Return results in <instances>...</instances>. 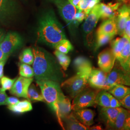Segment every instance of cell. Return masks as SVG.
Segmentation results:
<instances>
[{"label":"cell","mask_w":130,"mask_h":130,"mask_svg":"<svg viewBox=\"0 0 130 130\" xmlns=\"http://www.w3.org/2000/svg\"><path fill=\"white\" fill-rule=\"evenodd\" d=\"M36 83L41 89L42 95L45 101L55 112L58 119L57 101L61 93L62 92L59 83L50 80H37Z\"/></svg>","instance_id":"3"},{"label":"cell","mask_w":130,"mask_h":130,"mask_svg":"<svg viewBox=\"0 0 130 130\" xmlns=\"http://www.w3.org/2000/svg\"><path fill=\"white\" fill-rule=\"evenodd\" d=\"M56 50L65 54H68L73 49V47L71 42L67 39L62 40L57 43L54 47Z\"/></svg>","instance_id":"32"},{"label":"cell","mask_w":130,"mask_h":130,"mask_svg":"<svg viewBox=\"0 0 130 130\" xmlns=\"http://www.w3.org/2000/svg\"><path fill=\"white\" fill-rule=\"evenodd\" d=\"M91 87L99 90L108 91L112 86L107 81V74L100 69H92L88 79Z\"/></svg>","instance_id":"9"},{"label":"cell","mask_w":130,"mask_h":130,"mask_svg":"<svg viewBox=\"0 0 130 130\" xmlns=\"http://www.w3.org/2000/svg\"></svg>","instance_id":"52"},{"label":"cell","mask_w":130,"mask_h":130,"mask_svg":"<svg viewBox=\"0 0 130 130\" xmlns=\"http://www.w3.org/2000/svg\"><path fill=\"white\" fill-rule=\"evenodd\" d=\"M57 106L58 111V119L57 120L62 128L65 130L62 120L70 115L72 112V109L70 99L66 96L63 92H61L58 98Z\"/></svg>","instance_id":"13"},{"label":"cell","mask_w":130,"mask_h":130,"mask_svg":"<svg viewBox=\"0 0 130 130\" xmlns=\"http://www.w3.org/2000/svg\"><path fill=\"white\" fill-rule=\"evenodd\" d=\"M130 57V40L126 42L125 45L123 47L119 57L117 58V61L121 64L126 60Z\"/></svg>","instance_id":"34"},{"label":"cell","mask_w":130,"mask_h":130,"mask_svg":"<svg viewBox=\"0 0 130 130\" xmlns=\"http://www.w3.org/2000/svg\"><path fill=\"white\" fill-rule=\"evenodd\" d=\"M92 69L77 72V74L67 79L61 84L71 98H74L87 87L88 79Z\"/></svg>","instance_id":"4"},{"label":"cell","mask_w":130,"mask_h":130,"mask_svg":"<svg viewBox=\"0 0 130 130\" xmlns=\"http://www.w3.org/2000/svg\"><path fill=\"white\" fill-rule=\"evenodd\" d=\"M32 81V78H28L20 76L17 79L10 90V93L19 98H28V89Z\"/></svg>","instance_id":"12"},{"label":"cell","mask_w":130,"mask_h":130,"mask_svg":"<svg viewBox=\"0 0 130 130\" xmlns=\"http://www.w3.org/2000/svg\"><path fill=\"white\" fill-rule=\"evenodd\" d=\"M88 15L86 13L81 10L78 9L75 14L74 19V25L75 27L77 26L79 24L82 22L86 18Z\"/></svg>","instance_id":"36"},{"label":"cell","mask_w":130,"mask_h":130,"mask_svg":"<svg viewBox=\"0 0 130 130\" xmlns=\"http://www.w3.org/2000/svg\"><path fill=\"white\" fill-rule=\"evenodd\" d=\"M19 100L15 97H8L6 100V105H13L19 102Z\"/></svg>","instance_id":"42"},{"label":"cell","mask_w":130,"mask_h":130,"mask_svg":"<svg viewBox=\"0 0 130 130\" xmlns=\"http://www.w3.org/2000/svg\"><path fill=\"white\" fill-rule=\"evenodd\" d=\"M126 4H128V5H130V1L129 2H128V3H126Z\"/></svg>","instance_id":"50"},{"label":"cell","mask_w":130,"mask_h":130,"mask_svg":"<svg viewBox=\"0 0 130 130\" xmlns=\"http://www.w3.org/2000/svg\"><path fill=\"white\" fill-rule=\"evenodd\" d=\"M121 106L120 101L112 95L110 100V107H119Z\"/></svg>","instance_id":"41"},{"label":"cell","mask_w":130,"mask_h":130,"mask_svg":"<svg viewBox=\"0 0 130 130\" xmlns=\"http://www.w3.org/2000/svg\"><path fill=\"white\" fill-rule=\"evenodd\" d=\"M34 76L36 81L50 80L59 83L63 73L56 61L46 51L39 47H33Z\"/></svg>","instance_id":"1"},{"label":"cell","mask_w":130,"mask_h":130,"mask_svg":"<svg viewBox=\"0 0 130 130\" xmlns=\"http://www.w3.org/2000/svg\"><path fill=\"white\" fill-rule=\"evenodd\" d=\"M23 39L18 33H7L2 42L0 43V48L7 57H9L13 52L22 46Z\"/></svg>","instance_id":"7"},{"label":"cell","mask_w":130,"mask_h":130,"mask_svg":"<svg viewBox=\"0 0 130 130\" xmlns=\"http://www.w3.org/2000/svg\"><path fill=\"white\" fill-rule=\"evenodd\" d=\"M8 58V57L5 55L4 52H3L0 48V62L2 61L7 60Z\"/></svg>","instance_id":"46"},{"label":"cell","mask_w":130,"mask_h":130,"mask_svg":"<svg viewBox=\"0 0 130 130\" xmlns=\"http://www.w3.org/2000/svg\"><path fill=\"white\" fill-rule=\"evenodd\" d=\"M62 19L65 20L70 28L74 25L75 15L78 9L71 5L68 0H57L54 2Z\"/></svg>","instance_id":"10"},{"label":"cell","mask_w":130,"mask_h":130,"mask_svg":"<svg viewBox=\"0 0 130 130\" xmlns=\"http://www.w3.org/2000/svg\"><path fill=\"white\" fill-rule=\"evenodd\" d=\"M100 90H101L86 87L73 98L71 104L72 110L74 111L95 105V98Z\"/></svg>","instance_id":"5"},{"label":"cell","mask_w":130,"mask_h":130,"mask_svg":"<svg viewBox=\"0 0 130 130\" xmlns=\"http://www.w3.org/2000/svg\"><path fill=\"white\" fill-rule=\"evenodd\" d=\"M8 98L5 91L0 88V106L6 105V100Z\"/></svg>","instance_id":"38"},{"label":"cell","mask_w":130,"mask_h":130,"mask_svg":"<svg viewBox=\"0 0 130 130\" xmlns=\"http://www.w3.org/2000/svg\"><path fill=\"white\" fill-rule=\"evenodd\" d=\"M76 118L84 125L90 127L94 123V112L89 108H83L72 111Z\"/></svg>","instance_id":"18"},{"label":"cell","mask_w":130,"mask_h":130,"mask_svg":"<svg viewBox=\"0 0 130 130\" xmlns=\"http://www.w3.org/2000/svg\"><path fill=\"white\" fill-rule=\"evenodd\" d=\"M82 0H68L71 5L76 7L78 9H79V4Z\"/></svg>","instance_id":"45"},{"label":"cell","mask_w":130,"mask_h":130,"mask_svg":"<svg viewBox=\"0 0 130 130\" xmlns=\"http://www.w3.org/2000/svg\"><path fill=\"white\" fill-rule=\"evenodd\" d=\"M101 0H82L79 4V9L84 11L87 15L91 10Z\"/></svg>","instance_id":"31"},{"label":"cell","mask_w":130,"mask_h":130,"mask_svg":"<svg viewBox=\"0 0 130 130\" xmlns=\"http://www.w3.org/2000/svg\"><path fill=\"white\" fill-rule=\"evenodd\" d=\"M38 39L42 43L54 48L56 44L66 39L63 27L53 11H48L40 19Z\"/></svg>","instance_id":"2"},{"label":"cell","mask_w":130,"mask_h":130,"mask_svg":"<svg viewBox=\"0 0 130 130\" xmlns=\"http://www.w3.org/2000/svg\"><path fill=\"white\" fill-rule=\"evenodd\" d=\"M121 67L126 72L130 75V57L124 62L120 64Z\"/></svg>","instance_id":"40"},{"label":"cell","mask_w":130,"mask_h":130,"mask_svg":"<svg viewBox=\"0 0 130 130\" xmlns=\"http://www.w3.org/2000/svg\"><path fill=\"white\" fill-rule=\"evenodd\" d=\"M10 110L17 114H21L30 111L32 109L31 103L28 100H23L13 105H8Z\"/></svg>","instance_id":"22"},{"label":"cell","mask_w":130,"mask_h":130,"mask_svg":"<svg viewBox=\"0 0 130 130\" xmlns=\"http://www.w3.org/2000/svg\"><path fill=\"white\" fill-rule=\"evenodd\" d=\"M100 18L101 13L98 4L91 10L83 25V31L88 46H91L93 44V31Z\"/></svg>","instance_id":"6"},{"label":"cell","mask_w":130,"mask_h":130,"mask_svg":"<svg viewBox=\"0 0 130 130\" xmlns=\"http://www.w3.org/2000/svg\"><path fill=\"white\" fill-rule=\"evenodd\" d=\"M118 1H119V2L124 3V4H126V3H127L128 2H129L130 0H118Z\"/></svg>","instance_id":"49"},{"label":"cell","mask_w":130,"mask_h":130,"mask_svg":"<svg viewBox=\"0 0 130 130\" xmlns=\"http://www.w3.org/2000/svg\"><path fill=\"white\" fill-rule=\"evenodd\" d=\"M52 1H53V2H56V1H57V0H51Z\"/></svg>","instance_id":"51"},{"label":"cell","mask_w":130,"mask_h":130,"mask_svg":"<svg viewBox=\"0 0 130 130\" xmlns=\"http://www.w3.org/2000/svg\"><path fill=\"white\" fill-rule=\"evenodd\" d=\"M121 107H102L100 110V115L107 126V128L111 129L117 117L121 110Z\"/></svg>","instance_id":"16"},{"label":"cell","mask_w":130,"mask_h":130,"mask_svg":"<svg viewBox=\"0 0 130 130\" xmlns=\"http://www.w3.org/2000/svg\"><path fill=\"white\" fill-rule=\"evenodd\" d=\"M111 94L107 91L101 90L98 93L95 98V102L101 107H110Z\"/></svg>","instance_id":"23"},{"label":"cell","mask_w":130,"mask_h":130,"mask_svg":"<svg viewBox=\"0 0 130 130\" xmlns=\"http://www.w3.org/2000/svg\"><path fill=\"white\" fill-rule=\"evenodd\" d=\"M6 60L0 62V79L4 76V68Z\"/></svg>","instance_id":"44"},{"label":"cell","mask_w":130,"mask_h":130,"mask_svg":"<svg viewBox=\"0 0 130 130\" xmlns=\"http://www.w3.org/2000/svg\"><path fill=\"white\" fill-rule=\"evenodd\" d=\"M121 3L113 4L112 3L105 4L104 3L99 4L101 13V18L103 20L115 19L118 14V11Z\"/></svg>","instance_id":"17"},{"label":"cell","mask_w":130,"mask_h":130,"mask_svg":"<svg viewBox=\"0 0 130 130\" xmlns=\"http://www.w3.org/2000/svg\"><path fill=\"white\" fill-rule=\"evenodd\" d=\"M32 101L45 102L42 94L39 92L37 89L34 84L30 85L28 89V98Z\"/></svg>","instance_id":"29"},{"label":"cell","mask_w":130,"mask_h":130,"mask_svg":"<svg viewBox=\"0 0 130 130\" xmlns=\"http://www.w3.org/2000/svg\"><path fill=\"white\" fill-rule=\"evenodd\" d=\"M5 31L3 29L0 28V43L2 42L4 38H5Z\"/></svg>","instance_id":"47"},{"label":"cell","mask_w":130,"mask_h":130,"mask_svg":"<svg viewBox=\"0 0 130 130\" xmlns=\"http://www.w3.org/2000/svg\"><path fill=\"white\" fill-rule=\"evenodd\" d=\"M120 101L121 104V106L128 110H130V93Z\"/></svg>","instance_id":"37"},{"label":"cell","mask_w":130,"mask_h":130,"mask_svg":"<svg viewBox=\"0 0 130 130\" xmlns=\"http://www.w3.org/2000/svg\"><path fill=\"white\" fill-rule=\"evenodd\" d=\"M129 39L125 36H121V37L117 38L116 39L112 41L111 44V49L114 54L118 58L121 54L123 47L126 42L128 41Z\"/></svg>","instance_id":"24"},{"label":"cell","mask_w":130,"mask_h":130,"mask_svg":"<svg viewBox=\"0 0 130 130\" xmlns=\"http://www.w3.org/2000/svg\"><path fill=\"white\" fill-rule=\"evenodd\" d=\"M89 130H103V128L101 125L93 126L89 127Z\"/></svg>","instance_id":"48"},{"label":"cell","mask_w":130,"mask_h":130,"mask_svg":"<svg viewBox=\"0 0 130 130\" xmlns=\"http://www.w3.org/2000/svg\"><path fill=\"white\" fill-rule=\"evenodd\" d=\"M19 58L21 63L29 65H32L34 60L32 50L30 48L24 49L20 55Z\"/></svg>","instance_id":"28"},{"label":"cell","mask_w":130,"mask_h":130,"mask_svg":"<svg viewBox=\"0 0 130 130\" xmlns=\"http://www.w3.org/2000/svg\"><path fill=\"white\" fill-rule=\"evenodd\" d=\"M19 73L20 76L30 78L34 76V70L30 66L21 63L19 66Z\"/></svg>","instance_id":"33"},{"label":"cell","mask_w":130,"mask_h":130,"mask_svg":"<svg viewBox=\"0 0 130 130\" xmlns=\"http://www.w3.org/2000/svg\"><path fill=\"white\" fill-rule=\"evenodd\" d=\"M118 11V14L115 18L117 33L120 36H123L126 22L130 15V5L124 4L119 8Z\"/></svg>","instance_id":"14"},{"label":"cell","mask_w":130,"mask_h":130,"mask_svg":"<svg viewBox=\"0 0 130 130\" xmlns=\"http://www.w3.org/2000/svg\"><path fill=\"white\" fill-rule=\"evenodd\" d=\"M73 65L77 72L93 69L91 61L84 56L76 57L73 61Z\"/></svg>","instance_id":"26"},{"label":"cell","mask_w":130,"mask_h":130,"mask_svg":"<svg viewBox=\"0 0 130 130\" xmlns=\"http://www.w3.org/2000/svg\"><path fill=\"white\" fill-rule=\"evenodd\" d=\"M62 122L64 121L63 125H65V129L69 130H89V127L84 125L78 121L74 116L72 112L69 116L62 120Z\"/></svg>","instance_id":"19"},{"label":"cell","mask_w":130,"mask_h":130,"mask_svg":"<svg viewBox=\"0 0 130 130\" xmlns=\"http://www.w3.org/2000/svg\"><path fill=\"white\" fill-rule=\"evenodd\" d=\"M96 33H104L114 36L118 34L115 18L105 20L98 28Z\"/></svg>","instance_id":"20"},{"label":"cell","mask_w":130,"mask_h":130,"mask_svg":"<svg viewBox=\"0 0 130 130\" xmlns=\"http://www.w3.org/2000/svg\"><path fill=\"white\" fill-rule=\"evenodd\" d=\"M114 36V35L104 33H96L94 51H96L99 48L107 44L112 40Z\"/></svg>","instance_id":"27"},{"label":"cell","mask_w":130,"mask_h":130,"mask_svg":"<svg viewBox=\"0 0 130 130\" xmlns=\"http://www.w3.org/2000/svg\"><path fill=\"white\" fill-rule=\"evenodd\" d=\"M129 112V110L124 107H121V110L117 117L111 129L123 130L124 123Z\"/></svg>","instance_id":"25"},{"label":"cell","mask_w":130,"mask_h":130,"mask_svg":"<svg viewBox=\"0 0 130 130\" xmlns=\"http://www.w3.org/2000/svg\"><path fill=\"white\" fill-rule=\"evenodd\" d=\"M116 57L111 49L107 48L100 52L98 56V65L99 69L108 74L115 64Z\"/></svg>","instance_id":"11"},{"label":"cell","mask_w":130,"mask_h":130,"mask_svg":"<svg viewBox=\"0 0 130 130\" xmlns=\"http://www.w3.org/2000/svg\"><path fill=\"white\" fill-rule=\"evenodd\" d=\"M123 35L130 40V15L126 22Z\"/></svg>","instance_id":"39"},{"label":"cell","mask_w":130,"mask_h":130,"mask_svg":"<svg viewBox=\"0 0 130 130\" xmlns=\"http://www.w3.org/2000/svg\"><path fill=\"white\" fill-rule=\"evenodd\" d=\"M123 130H130V110L128 115L125 121L124 125Z\"/></svg>","instance_id":"43"},{"label":"cell","mask_w":130,"mask_h":130,"mask_svg":"<svg viewBox=\"0 0 130 130\" xmlns=\"http://www.w3.org/2000/svg\"><path fill=\"white\" fill-rule=\"evenodd\" d=\"M111 71L107 74V81L112 87L116 84L130 86V75L127 73L118 61Z\"/></svg>","instance_id":"8"},{"label":"cell","mask_w":130,"mask_h":130,"mask_svg":"<svg viewBox=\"0 0 130 130\" xmlns=\"http://www.w3.org/2000/svg\"><path fill=\"white\" fill-rule=\"evenodd\" d=\"M54 55L57 58V60L59 63V65L62 67L63 70H66L69 67L71 59L70 56L64 53L58 51L56 50L54 53Z\"/></svg>","instance_id":"30"},{"label":"cell","mask_w":130,"mask_h":130,"mask_svg":"<svg viewBox=\"0 0 130 130\" xmlns=\"http://www.w3.org/2000/svg\"><path fill=\"white\" fill-rule=\"evenodd\" d=\"M16 10L14 0H0V20L6 21L14 15Z\"/></svg>","instance_id":"15"},{"label":"cell","mask_w":130,"mask_h":130,"mask_svg":"<svg viewBox=\"0 0 130 130\" xmlns=\"http://www.w3.org/2000/svg\"><path fill=\"white\" fill-rule=\"evenodd\" d=\"M107 91L118 100L121 101L130 93V87L123 85L116 84Z\"/></svg>","instance_id":"21"},{"label":"cell","mask_w":130,"mask_h":130,"mask_svg":"<svg viewBox=\"0 0 130 130\" xmlns=\"http://www.w3.org/2000/svg\"><path fill=\"white\" fill-rule=\"evenodd\" d=\"M16 79L17 78L11 79L8 77L3 76L1 78L0 80V84L2 86L1 88L5 91L6 90H10L12 87Z\"/></svg>","instance_id":"35"}]
</instances>
